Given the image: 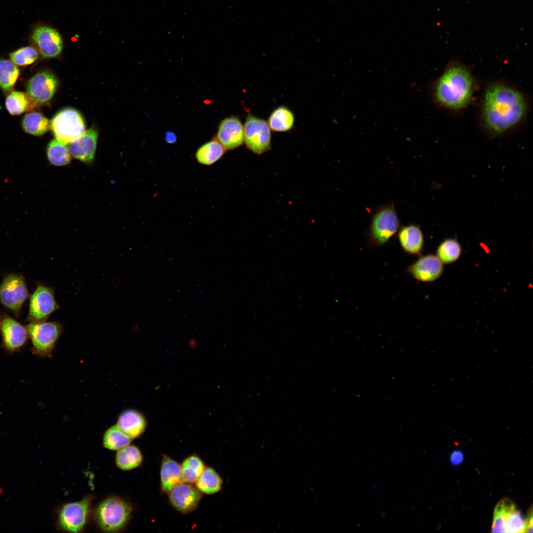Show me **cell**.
Returning <instances> with one entry per match:
<instances>
[{"instance_id":"6da1fadb","label":"cell","mask_w":533,"mask_h":533,"mask_svg":"<svg viewBox=\"0 0 533 533\" xmlns=\"http://www.w3.org/2000/svg\"><path fill=\"white\" fill-rule=\"evenodd\" d=\"M527 111L524 94L513 87L495 83L485 92L482 118L486 129L493 135H502L518 125Z\"/></svg>"},{"instance_id":"7a4b0ae2","label":"cell","mask_w":533,"mask_h":533,"mask_svg":"<svg viewBox=\"0 0 533 533\" xmlns=\"http://www.w3.org/2000/svg\"><path fill=\"white\" fill-rule=\"evenodd\" d=\"M473 76L464 66L452 63L436 82L434 95L441 105L451 110L461 109L469 103L473 95Z\"/></svg>"},{"instance_id":"3957f363","label":"cell","mask_w":533,"mask_h":533,"mask_svg":"<svg viewBox=\"0 0 533 533\" xmlns=\"http://www.w3.org/2000/svg\"><path fill=\"white\" fill-rule=\"evenodd\" d=\"M133 511L130 502L116 496H111L100 502L95 509L94 518L103 532L116 533L124 529Z\"/></svg>"},{"instance_id":"277c9868","label":"cell","mask_w":533,"mask_h":533,"mask_svg":"<svg viewBox=\"0 0 533 533\" xmlns=\"http://www.w3.org/2000/svg\"><path fill=\"white\" fill-rule=\"evenodd\" d=\"M400 226L393 202L379 207L372 216L368 230L370 244L377 247L383 246L398 232Z\"/></svg>"},{"instance_id":"5b68a950","label":"cell","mask_w":533,"mask_h":533,"mask_svg":"<svg viewBox=\"0 0 533 533\" xmlns=\"http://www.w3.org/2000/svg\"><path fill=\"white\" fill-rule=\"evenodd\" d=\"M32 346V353L40 357L50 358L61 335L63 328L57 321L31 322L27 326Z\"/></svg>"},{"instance_id":"8992f818","label":"cell","mask_w":533,"mask_h":533,"mask_svg":"<svg viewBox=\"0 0 533 533\" xmlns=\"http://www.w3.org/2000/svg\"><path fill=\"white\" fill-rule=\"evenodd\" d=\"M50 128L55 139L68 144L85 131V125L82 116L77 111L66 108L52 118Z\"/></svg>"},{"instance_id":"52a82bcc","label":"cell","mask_w":533,"mask_h":533,"mask_svg":"<svg viewBox=\"0 0 533 533\" xmlns=\"http://www.w3.org/2000/svg\"><path fill=\"white\" fill-rule=\"evenodd\" d=\"M92 497L64 504L60 509L58 522L60 528L68 532L79 533L87 522Z\"/></svg>"},{"instance_id":"ba28073f","label":"cell","mask_w":533,"mask_h":533,"mask_svg":"<svg viewBox=\"0 0 533 533\" xmlns=\"http://www.w3.org/2000/svg\"><path fill=\"white\" fill-rule=\"evenodd\" d=\"M244 141L253 152L261 154L270 148V129L265 120L249 114L243 126Z\"/></svg>"},{"instance_id":"9c48e42d","label":"cell","mask_w":533,"mask_h":533,"mask_svg":"<svg viewBox=\"0 0 533 533\" xmlns=\"http://www.w3.org/2000/svg\"><path fill=\"white\" fill-rule=\"evenodd\" d=\"M59 308L53 290L47 286L39 285L30 299L28 319L32 322L45 321Z\"/></svg>"},{"instance_id":"30bf717a","label":"cell","mask_w":533,"mask_h":533,"mask_svg":"<svg viewBox=\"0 0 533 533\" xmlns=\"http://www.w3.org/2000/svg\"><path fill=\"white\" fill-rule=\"evenodd\" d=\"M28 296V291L21 276L8 275L0 285V302L14 312L19 311Z\"/></svg>"},{"instance_id":"8fae6325","label":"cell","mask_w":533,"mask_h":533,"mask_svg":"<svg viewBox=\"0 0 533 533\" xmlns=\"http://www.w3.org/2000/svg\"><path fill=\"white\" fill-rule=\"evenodd\" d=\"M30 39L44 58L58 56L61 52L63 40L61 36L54 28L39 25L33 28Z\"/></svg>"},{"instance_id":"7c38bea8","label":"cell","mask_w":533,"mask_h":533,"mask_svg":"<svg viewBox=\"0 0 533 533\" xmlns=\"http://www.w3.org/2000/svg\"><path fill=\"white\" fill-rule=\"evenodd\" d=\"M58 85L57 79L53 74L42 71L36 73L28 80L26 91L37 104H44L52 99Z\"/></svg>"},{"instance_id":"4fadbf2b","label":"cell","mask_w":533,"mask_h":533,"mask_svg":"<svg viewBox=\"0 0 533 533\" xmlns=\"http://www.w3.org/2000/svg\"><path fill=\"white\" fill-rule=\"evenodd\" d=\"M2 346L8 352L19 351L26 344L29 335L26 327L5 315L1 320Z\"/></svg>"},{"instance_id":"5bb4252c","label":"cell","mask_w":533,"mask_h":533,"mask_svg":"<svg viewBox=\"0 0 533 533\" xmlns=\"http://www.w3.org/2000/svg\"><path fill=\"white\" fill-rule=\"evenodd\" d=\"M443 264L436 255L428 254L419 258L407 268L406 271L417 280L431 282L439 278L443 273Z\"/></svg>"},{"instance_id":"9a60e30c","label":"cell","mask_w":533,"mask_h":533,"mask_svg":"<svg viewBox=\"0 0 533 533\" xmlns=\"http://www.w3.org/2000/svg\"><path fill=\"white\" fill-rule=\"evenodd\" d=\"M168 494L170 503L183 513L194 510L202 497V493L196 487L185 482L179 484Z\"/></svg>"},{"instance_id":"2e32d148","label":"cell","mask_w":533,"mask_h":533,"mask_svg":"<svg viewBox=\"0 0 533 533\" xmlns=\"http://www.w3.org/2000/svg\"><path fill=\"white\" fill-rule=\"evenodd\" d=\"M216 139L226 150L241 145L244 142V128L240 120L234 116L224 119L219 125Z\"/></svg>"},{"instance_id":"e0dca14e","label":"cell","mask_w":533,"mask_h":533,"mask_svg":"<svg viewBox=\"0 0 533 533\" xmlns=\"http://www.w3.org/2000/svg\"><path fill=\"white\" fill-rule=\"evenodd\" d=\"M97 138L98 133L94 129L85 131L69 144L71 154L83 162H91L94 158Z\"/></svg>"},{"instance_id":"ac0fdd59","label":"cell","mask_w":533,"mask_h":533,"mask_svg":"<svg viewBox=\"0 0 533 533\" xmlns=\"http://www.w3.org/2000/svg\"><path fill=\"white\" fill-rule=\"evenodd\" d=\"M397 237L402 249L407 253L420 255L424 246V237L419 226L410 224L401 226Z\"/></svg>"},{"instance_id":"d6986e66","label":"cell","mask_w":533,"mask_h":533,"mask_svg":"<svg viewBox=\"0 0 533 533\" xmlns=\"http://www.w3.org/2000/svg\"><path fill=\"white\" fill-rule=\"evenodd\" d=\"M116 425L131 439L141 436L145 430L146 420L144 415L134 409H127L119 415Z\"/></svg>"},{"instance_id":"ffe728a7","label":"cell","mask_w":533,"mask_h":533,"mask_svg":"<svg viewBox=\"0 0 533 533\" xmlns=\"http://www.w3.org/2000/svg\"><path fill=\"white\" fill-rule=\"evenodd\" d=\"M160 475L161 489L166 493H168L175 487L183 482L181 465L166 455L163 456Z\"/></svg>"},{"instance_id":"44dd1931","label":"cell","mask_w":533,"mask_h":533,"mask_svg":"<svg viewBox=\"0 0 533 533\" xmlns=\"http://www.w3.org/2000/svg\"><path fill=\"white\" fill-rule=\"evenodd\" d=\"M143 456L139 449L134 445H128L117 451L115 463L122 470H130L141 464Z\"/></svg>"},{"instance_id":"7402d4cb","label":"cell","mask_w":533,"mask_h":533,"mask_svg":"<svg viewBox=\"0 0 533 533\" xmlns=\"http://www.w3.org/2000/svg\"><path fill=\"white\" fill-rule=\"evenodd\" d=\"M295 122L293 112L284 106H281L271 113L267 119V124L273 131L285 132L291 130Z\"/></svg>"},{"instance_id":"603a6c76","label":"cell","mask_w":533,"mask_h":533,"mask_svg":"<svg viewBox=\"0 0 533 533\" xmlns=\"http://www.w3.org/2000/svg\"><path fill=\"white\" fill-rule=\"evenodd\" d=\"M37 103L28 94L21 91H12L7 96L5 107L12 115H19L33 109Z\"/></svg>"},{"instance_id":"cb8c5ba5","label":"cell","mask_w":533,"mask_h":533,"mask_svg":"<svg viewBox=\"0 0 533 533\" xmlns=\"http://www.w3.org/2000/svg\"><path fill=\"white\" fill-rule=\"evenodd\" d=\"M226 149L216 139L209 141L200 147L195 153L197 161L205 165H210L219 160Z\"/></svg>"},{"instance_id":"d4e9b609","label":"cell","mask_w":533,"mask_h":533,"mask_svg":"<svg viewBox=\"0 0 533 533\" xmlns=\"http://www.w3.org/2000/svg\"><path fill=\"white\" fill-rule=\"evenodd\" d=\"M223 481L220 475L212 468L205 467L195 482L197 489L202 493L213 494L221 489Z\"/></svg>"},{"instance_id":"484cf974","label":"cell","mask_w":533,"mask_h":533,"mask_svg":"<svg viewBox=\"0 0 533 533\" xmlns=\"http://www.w3.org/2000/svg\"><path fill=\"white\" fill-rule=\"evenodd\" d=\"M22 127L27 133L35 136L45 133L50 128L48 119L38 112L26 114L22 121Z\"/></svg>"},{"instance_id":"4316f807","label":"cell","mask_w":533,"mask_h":533,"mask_svg":"<svg viewBox=\"0 0 533 533\" xmlns=\"http://www.w3.org/2000/svg\"><path fill=\"white\" fill-rule=\"evenodd\" d=\"M204 468V463L199 457L194 455L188 457L181 465L183 482L195 483Z\"/></svg>"},{"instance_id":"83f0119b","label":"cell","mask_w":533,"mask_h":533,"mask_svg":"<svg viewBox=\"0 0 533 533\" xmlns=\"http://www.w3.org/2000/svg\"><path fill=\"white\" fill-rule=\"evenodd\" d=\"M67 145L56 139L49 143L47 148V156L52 165L64 166L70 163L71 153Z\"/></svg>"},{"instance_id":"f1b7e54d","label":"cell","mask_w":533,"mask_h":533,"mask_svg":"<svg viewBox=\"0 0 533 533\" xmlns=\"http://www.w3.org/2000/svg\"><path fill=\"white\" fill-rule=\"evenodd\" d=\"M131 439L115 424L109 427L103 436V444L106 449L118 451L131 443Z\"/></svg>"},{"instance_id":"f546056e","label":"cell","mask_w":533,"mask_h":533,"mask_svg":"<svg viewBox=\"0 0 533 533\" xmlns=\"http://www.w3.org/2000/svg\"><path fill=\"white\" fill-rule=\"evenodd\" d=\"M19 76V70L11 61L0 59V87L4 93L13 89Z\"/></svg>"},{"instance_id":"4dcf8cb0","label":"cell","mask_w":533,"mask_h":533,"mask_svg":"<svg viewBox=\"0 0 533 533\" xmlns=\"http://www.w3.org/2000/svg\"><path fill=\"white\" fill-rule=\"evenodd\" d=\"M461 254V247L455 238H449L444 240L438 246L436 256L443 264L455 262Z\"/></svg>"},{"instance_id":"1f68e13d","label":"cell","mask_w":533,"mask_h":533,"mask_svg":"<svg viewBox=\"0 0 533 533\" xmlns=\"http://www.w3.org/2000/svg\"><path fill=\"white\" fill-rule=\"evenodd\" d=\"M514 502L508 498L498 502L494 512L492 533H506V517L508 512L515 507Z\"/></svg>"},{"instance_id":"d6a6232c","label":"cell","mask_w":533,"mask_h":533,"mask_svg":"<svg viewBox=\"0 0 533 533\" xmlns=\"http://www.w3.org/2000/svg\"><path fill=\"white\" fill-rule=\"evenodd\" d=\"M9 56L11 61L16 65L25 66L36 62L39 57V52L33 46H27L11 52Z\"/></svg>"},{"instance_id":"836d02e7","label":"cell","mask_w":533,"mask_h":533,"mask_svg":"<svg viewBox=\"0 0 533 533\" xmlns=\"http://www.w3.org/2000/svg\"><path fill=\"white\" fill-rule=\"evenodd\" d=\"M526 521L516 506L510 510L506 517V533H524Z\"/></svg>"},{"instance_id":"e575fe53","label":"cell","mask_w":533,"mask_h":533,"mask_svg":"<svg viewBox=\"0 0 533 533\" xmlns=\"http://www.w3.org/2000/svg\"><path fill=\"white\" fill-rule=\"evenodd\" d=\"M464 455L462 452L459 450L453 451L450 457L451 464L454 466L460 464L463 461Z\"/></svg>"},{"instance_id":"d590c367","label":"cell","mask_w":533,"mask_h":533,"mask_svg":"<svg viewBox=\"0 0 533 533\" xmlns=\"http://www.w3.org/2000/svg\"><path fill=\"white\" fill-rule=\"evenodd\" d=\"M525 532L526 533H532L533 532V515L532 508L529 511L528 517L525 520Z\"/></svg>"},{"instance_id":"8d00e7d4","label":"cell","mask_w":533,"mask_h":533,"mask_svg":"<svg viewBox=\"0 0 533 533\" xmlns=\"http://www.w3.org/2000/svg\"><path fill=\"white\" fill-rule=\"evenodd\" d=\"M166 139L167 142L171 143L175 141L176 137L173 133L169 132L166 134Z\"/></svg>"},{"instance_id":"74e56055","label":"cell","mask_w":533,"mask_h":533,"mask_svg":"<svg viewBox=\"0 0 533 533\" xmlns=\"http://www.w3.org/2000/svg\"><path fill=\"white\" fill-rule=\"evenodd\" d=\"M1 323V321L0 320V330Z\"/></svg>"}]
</instances>
